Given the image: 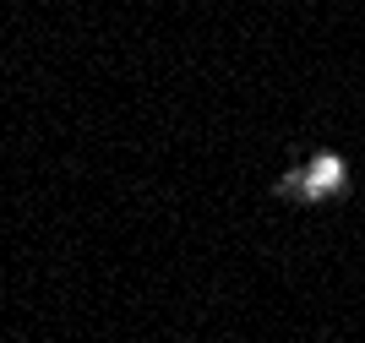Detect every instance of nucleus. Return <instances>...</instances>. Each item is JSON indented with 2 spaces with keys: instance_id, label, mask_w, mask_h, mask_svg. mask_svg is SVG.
<instances>
[{
  "instance_id": "f257e3e1",
  "label": "nucleus",
  "mask_w": 365,
  "mask_h": 343,
  "mask_svg": "<svg viewBox=\"0 0 365 343\" xmlns=\"http://www.w3.org/2000/svg\"><path fill=\"white\" fill-rule=\"evenodd\" d=\"M349 158L333 148H317L311 158H300L294 169L273 180V196L278 202H294V208H322V202H338V196H349Z\"/></svg>"
}]
</instances>
